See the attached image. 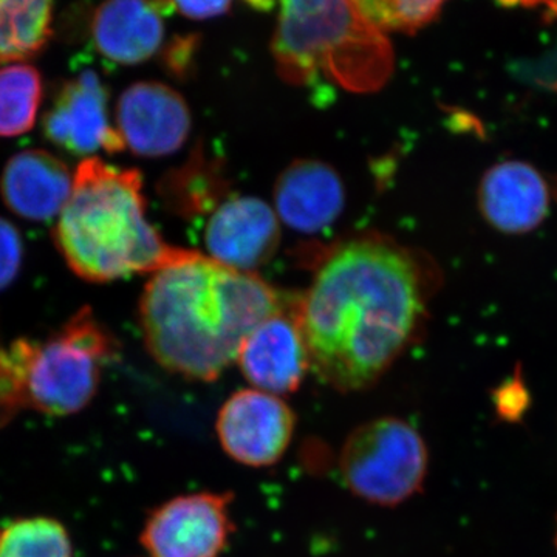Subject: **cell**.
I'll return each mask as SVG.
<instances>
[{"instance_id": "cell-1", "label": "cell", "mask_w": 557, "mask_h": 557, "mask_svg": "<svg viewBox=\"0 0 557 557\" xmlns=\"http://www.w3.org/2000/svg\"><path fill=\"white\" fill-rule=\"evenodd\" d=\"M434 285V270L392 242L333 249L295 310L311 372L341 392L375 384L420 332Z\"/></svg>"}, {"instance_id": "cell-2", "label": "cell", "mask_w": 557, "mask_h": 557, "mask_svg": "<svg viewBox=\"0 0 557 557\" xmlns=\"http://www.w3.org/2000/svg\"><path fill=\"white\" fill-rule=\"evenodd\" d=\"M284 310L276 289L186 249L149 278L139 299V324L149 354L168 372L218 380L236 361L260 322Z\"/></svg>"}, {"instance_id": "cell-3", "label": "cell", "mask_w": 557, "mask_h": 557, "mask_svg": "<svg viewBox=\"0 0 557 557\" xmlns=\"http://www.w3.org/2000/svg\"><path fill=\"white\" fill-rule=\"evenodd\" d=\"M53 239L70 270L95 284L156 273L186 251L168 245L146 219L139 171L95 157L76 168Z\"/></svg>"}, {"instance_id": "cell-4", "label": "cell", "mask_w": 557, "mask_h": 557, "mask_svg": "<svg viewBox=\"0 0 557 557\" xmlns=\"http://www.w3.org/2000/svg\"><path fill=\"white\" fill-rule=\"evenodd\" d=\"M273 57L287 83L327 78L344 89H379L394 72V50L383 32L351 0H278Z\"/></svg>"}, {"instance_id": "cell-5", "label": "cell", "mask_w": 557, "mask_h": 557, "mask_svg": "<svg viewBox=\"0 0 557 557\" xmlns=\"http://www.w3.org/2000/svg\"><path fill=\"white\" fill-rule=\"evenodd\" d=\"M116 350L112 333L90 307H83L49 339L36 341L25 379V408L51 417L86 409Z\"/></svg>"}, {"instance_id": "cell-6", "label": "cell", "mask_w": 557, "mask_h": 557, "mask_svg": "<svg viewBox=\"0 0 557 557\" xmlns=\"http://www.w3.org/2000/svg\"><path fill=\"white\" fill-rule=\"evenodd\" d=\"M338 468L354 496L376 507H398L423 490L429 471L428 445L408 421L375 418L348 434Z\"/></svg>"}, {"instance_id": "cell-7", "label": "cell", "mask_w": 557, "mask_h": 557, "mask_svg": "<svg viewBox=\"0 0 557 557\" xmlns=\"http://www.w3.org/2000/svg\"><path fill=\"white\" fill-rule=\"evenodd\" d=\"M231 493L186 494L150 512L141 530L150 557H220L234 531Z\"/></svg>"}, {"instance_id": "cell-8", "label": "cell", "mask_w": 557, "mask_h": 557, "mask_svg": "<svg viewBox=\"0 0 557 557\" xmlns=\"http://www.w3.org/2000/svg\"><path fill=\"white\" fill-rule=\"evenodd\" d=\"M296 416L281 397L242 388L220 408L215 432L223 453L249 468L278 463L292 445Z\"/></svg>"}, {"instance_id": "cell-9", "label": "cell", "mask_w": 557, "mask_h": 557, "mask_svg": "<svg viewBox=\"0 0 557 557\" xmlns=\"http://www.w3.org/2000/svg\"><path fill=\"white\" fill-rule=\"evenodd\" d=\"M108 101L100 76L84 70L64 83L47 110L42 121L46 138L72 156H90L97 150L121 152L126 146L119 129L110 126Z\"/></svg>"}, {"instance_id": "cell-10", "label": "cell", "mask_w": 557, "mask_h": 557, "mask_svg": "<svg viewBox=\"0 0 557 557\" xmlns=\"http://www.w3.org/2000/svg\"><path fill=\"white\" fill-rule=\"evenodd\" d=\"M116 124L124 146L135 156L164 157L185 145L193 120L178 91L157 81H143L121 94Z\"/></svg>"}, {"instance_id": "cell-11", "label": "cell", "mask_w": 557, "mask_h": 557, "mask_svg": "<svg viewBox=\"0 0 557 557\" xmlns=\"http://www.w3.org/2000/svg\"><path fill=\"white\" fill-rule=\"evenodd\" d=\"M281 220L267 201L231 197L212 211L205 228L208 258L242 273H252L273 258Z\"/></svg>"}, {"instance_id": "cell-12", "label": "cell", "mask_w": 557, "mask_h": 557, "mask_svg": "<svg viewBox=\"0 0 557 557\" xmlns=\"http://www.w3.org/2000/svg\"><path fill=\"white\" fill-rule=\"evenodd\" d=\"M236 361L252 388L277 397L298 391L310 359L295 311L282 310L260 322L242 343Z\"/></svg>"}, {"instance_id": "cell-13", "label": "cell", "mask_w": 557, "mask_h": 557, "mask_svg": "<svg viewBox=\"0 0 557 557\" xmlns=\"http://www.w3.org/2000/svg\"><path fill=\"white\" fill-rule=\"evenodd\" d=\"M478 201L487 225L502 234L522 236L547 219L552 193L547 180L533 164L507 160L483 174Z\"/></svg>"}, {"instance_id": "cell-14", "label": "cell", "mask_w": 557, "mask_h": 557, "mask_svg": "<svg viewBox=\"0 0 557 557\" xmlns=\"http://www.w3.org/2000/svg\"><path fill=\"white\" fill-rule=\"evenodd\" d=\"M346 207V189L335 168L319 160H298L285 168L274 186L278 220L302 234L321 233Z\"/></svg>"}, {"instance_id": "cell-15", "label": "cell", "mask_w": 557, "mask_h": 557, "mask_svg": "<svg viewBox=\"0 0 557 557\" xmlns=\"http://www.w3.org/2000/svg\"><path fill=\"white\" fill-rule=\"evenodd\" d=\"M168 0H106L95 11L91 38L110 62L137 65L160 50Z\"/></svg>"}, {"instance_id": "cell-16", "label": "cell", "mask_w": 557, "mask_h": 557, "mask_svg": "<svg viewBox=\"0 0 557 557\" xmlns=\"http://www.w3.org/2000/svg\"><path fill=\"white\" fill-rule=\"evenodd\" d=\"M72 188L67 164L42 149L22 150L11 157L0 178L7 207L32 222H46L61 214Z\"/></svg>"}, {"instance_id": "cell-17", "label": "cell", "mask_w": 557, "mask_h": 557, "mask_svg": "<svg viewBox=\"0 0 557 557\" xmlns=\"http://www.w3.org/2000/svg\"><path fill=\"white\" fill-rule=\"evenodd\" d=\"M53 0H0V65L30 60L51 36Z\"/></svg>"}, {"instance_id": "cell-18", "label": "cell", "mask_w": 557, "mask_h": 557, "mask_svg": "<svg viewBox=\"0 0 557 557\" xmlns=\"http://www.w3.org/2000/svg\"><path fill=\"white\" fill-rule=\"evenodd\" d=\"M42 97L38 69L28 64L0 69V137H20L32 131Z\"/></svg>"}, {"instance_id": "cell-19", "label": "cell", "mask_w": 557, "mask_h": 557, "mask_svg": "<svg viewBox=\"0 0 557 557\" xmlns=\"http://www.w3.org/2000/svg\"><path fill=\"white\" fill-rule=\"evenodd\" d=\"M0 557H73L72 541L60 520L17 519L0 528Z\"/></svg>"}, {"instance_id": "cell-20", "label": "cell", "mask_w": 557, "mask_h": 557, "mask_svg": "<svg viewBox=\"0 0 557 557\" xmlns=\"http://www.w3.org/2000/svg\"><path fill=\"white\" fill-rule=\"evenodd\" d=\"M376 30L416 33L438 16L448 0H351Z\"/></svg>"}, {"instance_id": "cell-21", "label": "cell", "mask_w": 557, "mask_h": 557, "mask_svg": "<svg viewBox=\"0 0 557 557\" xmlns=\"http://www.w3.org/2000/svg\"><path fill=\"white\" fill-rule=\"evenodd\" d=\"M36 341L20 338L3 347L0 343V428L25 409V379Z\"/></svg>"}, {"instance_id": "cell-22", "label": "cell", "mask_w": 557, "mask_h": 557, "mask_svg": "<svg viewBox=\"0 0 557 557\" xmlns=\"http://www.w3.org/2000/svg\"><path fill=\"white\" fill-rule=\"evenodd\" d=\"M24 256V244L16 226L9 220L0 219V289L13 284L20 274Z\"/></svg>"}, {"instance_id": "cell-23", "label": "cell", "mask_w": 557, "mask_h": 557, "mask_svg": "<svg viewBox=\"0 0 557 557\" xmlns=\"http://www.w3.org/2000/svg\"><path fill=\"white\" fill-rule=\"evenodd\" d=\"M494 406H496L497 416L505 421H519L530 406V395H528L519 373L515 379L507 381L504 386L497 388L494 394Z\"/></svg>"}, {"instance_id": "cell-24", "label": "cell", "mask_w": 557, "mask_h": 557, "mask_svg": "<svg viewBox=\"0 0 557 557\" xmlns=\"http://www.w3.org/2000/svg\"><path fill=\"white\" fill-rule=\"evenodd\" d=\"M233 0H168L171 9L180 11L190 20H209L225 14Z\"/></svg>"}, {"instance_id": "cell-25", "label": "cell", "mask_w": 557, "mask_h": 557, "mask_svg": "<svg viewBox=\"0 0 557 557\" xmlns=\"http://www.w3.org/2000/svg\"><path fill=\"white\" fill-rule=\"evenodd\" d=\"M542 3H545L548 10L557 17V0H542Z\"/></svg>"}, {"instance_id": "cell-26", "label": "cell", "mask_w": 557, "mask_h": 557, "mask_svg": "<svg viewBox=\"0 0 557 557\" xmlns=\"http://www.w3.org/2000/svg\"><path fill=\"white\" fill-rule=\"evenodd\" d=\"M556 548H557V530H556Z\"/></svg>"}, {"instance_id": "cell-27", "label": "cell", "mask_w": 557, "mask_h": 557, "mask_svg": "<svg viewBox=\"0 0 557 557\" xmlns=\"http://www.w3.org/2000/svg\"><path fill=\"white\" fill-rule=\"evenodd\" d=\"M553 87H555V90L557 91V83H556V84H555V86H553Z\"/></svg>"}]
</instances>
